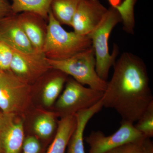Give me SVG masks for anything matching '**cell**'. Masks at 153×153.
I'll list each match as a JSON object with an SVG mask.
<instances>
[{"label":"cell","instance_id":"obj_1","mask_svg":"<svg viewBox=\"0 0 153 153\" xmlns=\"http://www.w3.org/2000/svg\"><path fill=\"white\" fill-rule=\"evenodd\" d=\"M113 67L102 98L103 107L114 109L122 121L134 124L153 102L146 66L140 57L125 52Z\"/></svg>","mask_w":153,"mask_h":153},{"label":"cell","instance_id":"obj_2","mask_svg":"<svg viewBox=\"0 0 153 153\" xmlns=\"http://www.w3.org/2000/svg\"><path fill=\"white\" fill-rule=\"evenodd\" d=\"M46 39L42 52L49 60H66L92 47L87 36L67 32L50 10L48 16Z\"/></svg>","mask_w":153,"mask_h":153},{"label":"cell","instance_id":"obj_3","mask_svg":"<svg viewBox=\"0 0 153 153\" xmlns=\"http://www.w3.org/2000/svg\"><path fill=\"white\" fill-rule=\"evenodd\" d=\"M122 22L121 17L114 8L110 7L101 22L87 36L92 43L96 58V71L99 76L107 81L110 69L114 65L119 54L117 45L114 44L110 55L108 40L114 28Z\"/></svg>","mask_w":153,"mask_h":153},{"label":"cell","instance_id":"obj_4","mask_svg":"<svg viewBox=\"0 0 153 153\" xmlns=\"http://www.w3.org/2000/svg\"><path fill=\"white\" fill-rule=\"evenodd\" d=\"M47 60L51 68L70 75L82 85L103 92L106 89L107 81L101 79L96 71L95 54L92 47L66 60Z\"/></svg>","mask_w":153,"mask_h":153},{"label":"cell","instance_id":"obj_5","mask_svg":"<svg viewBox=\"0 0 153 153\" xmlns=\"http://www.w3.org/2000/svg\"><path fill=\"white\" fill-rule=\"evenodd\" d=\"M104 92L86 87L73 78H68L65 89L55 104L61 117L90 108L101 100Z\"/></svg>","mask_w":153,"mask_h":153},{"label":"cell","instance_id":"obj_6","mask_svg":"<svg viewBox=\"0 0 153 153\" xmlns=\"http://www.w3.org/2000/svg\"><path fill=\"white\" fill-rule=\"evenodd\" d=\"M32 86L11 71H0V111L15 113L25 108Z\"/></svg>","mask_w":153,"mask_h":153},{"label":"cell","instance_id":"obj_7","mask_svg":"<svg viewBox=\"0 0 153 153\" xmlns=\"http://www.w3.org/2000/svg\"><path fill=\"white\" fill-rule=\"evenodd\" d=\"M13 50V56L10 70L30 85L35 83L52 68L42 52L27 53Z\"/></svg>","mask_w":153,"mask_h":153},{"label":"cell","instance_id":"obj_8","mask_svg":"<svg viewBox=\"0 0 153 153\" xmlns=\"http://www.w3.org/2000/svg\"><path fill=\"white\" fill-rule=\"evenodd\" d=\"M143 137L134 124L121 121L120 127L112 134L106 136L100 131H92L85 141L89 146L88 153H105L126 143Z\"/></svg>","mask_w":153,"mask_h":153},{"label":"cell","instance_id":"obj_9","mask_svg":"<svg viewBox=\"0 0 153 153\" xmlns=\"http://www.w3.org/2000/svg\"><path fill=\"white\" fill-rule=\"evenodd\" d=\"M107 10L99 0H81L71 27L76 34L87 36L99 24Z\"/></svg>","mask_w":153,"mask_h":153},{"label":"cell","instance_id":"obj_10","mask_svg":"<svg viewBox=\"0 0 153 153\" xmlns=\"http://www.w3.org/2000/svg\"><path fill=\"white\" fill-rule=\"evenodd\" d=\"M24 125L15 113L0 115V146L2 153H20L25 140Z\"/></svg>","mask_w":153,"mask_h":153},{"label":"cell","instance_id":"obj_11","mask_svg":"<svg viewBox=\"0 0 153 153\" xmlns=\"http://www.w3.org/2000/svg\"><path fill=\"white\" fill-rule=\"evenodd\" d=\"M0 41L19 52L30 53L36 51L19 24L16 14L0 21Z\"/></svg>","mask_w":153,"mask_h":153},{"label":"cell","instance_id":"obj_12","mask_svg":"<svg viewBox=\"0 0 153 153\" xmlns=\"http://www.w3.org/2000/svg\"><path fill=\"white\" fill-rule=\"evenodd\" d=\"M17 19L34 49L42 52L47 32L46 20L38 14L23 12L16 14Z\"/></svg>","mask_w":153,"mask_h":153},{"label":"cell","instance_id":"obj_13","mask_svg":"<svg viewBox=\"0 0 153 153\" xmlns=\"http://www.w3.org/2000/svg\"><path fill=\"white\" fill-rule=\"evenodd\" d=\"M103 107L101 99L90 108L76 113V127L68 141L66 153H85L83 134L85 127L91 119Z\"/></svg>","mask_w":153,"mask_h":153},{"label":"cell","instance_id":"obj_14","mask_svg":"<svg viewBox=\"0 0 153 153\" xmlns=\"http://www.w3.org/2000/svg\"><path fill=\"white\" fill-rule=\"evenodd\" d=\"M76 123V115H68L61 118L57 131L47 153H66V148Z\"/></svg>","mask_w":153,"mask_h":153},{"label":"cell","instance_id":"obj_15","mask_svg":"<svg viewBox=\"0 0 153 153\" xmlns=\"http://www.w3.org/2000/svg\"><path fill=\"white\" fill-rule=\"evenodd\" d=\"M49 76L46 73L47 79L44 80L42 88V100L45 106L50 107L55 103L64 85L66 84L68 75L64 72L51 68L49 71Z\"/></svg>","mask_w":153,"mask_h":153},{"label":"cell","instance_id":"obj_16","mask_svg":"<svg viewBox=\"0 0 153 153\" xmlns=\"http://www.w3.org/2000/svg\"><path fill=\"white\" fill-rule=\"evenodd\" d=\"M111 7L118 12L121 17L123 30L133 34L135 27L134 7L138 0H107Z\"/></svg>","mask_w":153,"mask_h":153},{"label":"cell","instance_id":"obj_17","mask_svg":"<svg viewBox=\"0 0 153 153\" xmlns=\"http://www.w3.org/2000/svg\"><path fill=\"white\" fill-rule=\"evenodd\" d=\"M81 0H53L50 11L61 25L71 27L72 19Z\"/></svg>","mask_w":153,"mask_h":153},{"label":"cell","instance_id":"obj_18","mask_svg":"<svg viewBox=\"0 0 153 153\" xmlns=\"http://www.w3.org/2000/svg\"><path fill=\"white\" fill-rule=\"evenodd\" d=\"M11 7L14 14L31 12L38 14L47 20L53 0H11Z\"/></svg>","mask_w":153,"mask_h":153},{"label":"cell","instance_id":"obj_19","mask_svg":"<svg viewBox=\"0 0 153 153\" xmlns=\"http://www.w3.org/2000/svg\"><path fill=\"white\" fill-rule=\"evenodd\" d=\"M57 123L55 115L53 114L44 113L40 115L36 118L34 122V131L41 139L47 140L51 137L57 129Z\"/></svg>","mask_w":153,"mask_h":153},{"label":"cell","instance_id":"obj_20","mask_svg":"<svg viewBox=\"0 0 153 153\" xmlns=\"http://www.w3.org/2000/svg\"><path fill=\"white\" fill-rule=\"evenodd\" d=\"M137 131L146 138L153 137V102L149 105L141 117L134 125Z\"/></svg>","mask_w":153,"mask_h":153},{"label":"cell","instance_id":"obj_21","mask_svg":"<svg viewBox=\"0 0 153 153\" xmlns=\"http://www.w3.org/2000/svg\"><path fill=\"white\" fill-rule=\"evenodd\" d=\"M145 138L126 143L105 153H142Z\"/></svg>","mask_w":153,"mask_h":153},{"label":"cell","instance_id":"obj_22","mask_svg":"<svg viewBox=\"0 0 153 153\" xmlns=\"http://www.w3.org/2000/svg\"><path fill=\"white\" fill-rule=\"evenodd\" d=\"M13 56V49L3 41H0V71L10 70Z\"/></svg>","mask_w":153,"mask_h":153},{"label":"cell","instance_id":"obj_23","mask_svg":"<svg viewBox=\"0 0 153 153\" xmlns=\"http://www.w3.org/2000/svg\"><path fill=\"white\" fill-rule=\"evenodd\" d=\"M22 150V153H41L42 147L37 138L29 136L25 139Z\"/></svg>","mask_w":153,"mask_h":153},{"label":"cell","instance_id":"obj_24","mask_svg":"<svg viewBox=\"0 0 153 153\" xmlns=\"http://www.w3.org/2000/svg\"><path fill=\"white\" fill-rule=\"evenodd\" d=\"M13 14L9 0H0V21Z\"/></svg>","mask_w":153,"mask_h":153},{"label":"cell","instance_id":"obj_25","mask_svg":"<svg viewBox=\"0 0 153 153\" xmlns=\"http://www.w3.org/2000/svg\"><path fill=\"white\" fill-rule=\"evenodd\" d=\"M142 153H153V143L151 138H145L144 140Z\"/></svg>","mask_w":153,"mask_h":153},{"label":"cell","instance_id":"obj_26","mask_svg":"<svg viewBox=\"0 0 153 153\" xmlns=\"http://www.w3.org/2000/svg\"><path fill=\"white\" fill-rule=\"evenodd\" d=\"M0 153H2V152L1 149V146H0Z\"/></svg>","mask_w":153,"mask_h":153},{"label":"cell","instance_id":"obj_27","mask_svg":"<svg viewBox=\"0 0 153 153\" xmlns=\"http://www.w3.org/2000/svg\"><path fill=\"white\" fill-rule=\"evenodd\" d=\"M2 112H1V111H0V115H1V114Z\"/></svg>","mask_w":153,"mask_h":153},{"label":"cell","instance_id":"obj_28","mask_svg":"<svg viewBox=\"0 0 153 153\" xmlns=\"http://www.w3.org/2000/svg\"></svg>","mask_w":153,"mask_h":153}]
</instances>
